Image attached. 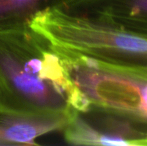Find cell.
<instances>
[{
	"instance_id": "cell-1",
	"label": "cell",
	"mask_w": 147,
	"mask_h": 146,
	"mask_svg": "<svg viewBox=\"0 0 147 146\" xmlns=\"http://www.w3.org/2000/svg\"><path fill=\"white\" fill-rule=\"evenodd\" d=\"M77 94L53 44L29 24L0 30V110L72 116Z\"/></svg>"
},
{
	"instance_id": "cell-2",
	"label": "cell",
	"mask_w": 147,
	"mask_h": 146,
	"mask_svg": "<svg viewBox=\"0 0 147 146\" xmlns=\"http://www.w3.org/2000/svg\"><path fill=\"white\" fill-rule=\"evenodd\" d=\"M28 24L52 44L111 66L147 72V39L70 13L59 6Z\"/></svg>"
},
{
	"instance_id": "cell-3",
	"label": "cell",
	"mask_w": 147,
	"mask_h": 146,
	"mask_svg": "<svg viewBox=\"0 0 147 146\" xmlns=\"http://www.w3.org/2000/svg\"><path fill=\"white\" fill-rule=\"evenodd\" d=\"M77 94V110L147 124V72L111 66L53 44Z\"/></svg>"
},
{
	"instance_id": "cell-4",
	"label": "cell",
	"mask_w": 147,
	"mask_h": 146,
	"mask_svg": "<svg viewBox=\"0 0 147 146\" xmlns=\"http://www.w3.org/2000/svg\"><path fill=\"white\" fill-rule=\"evenodd\" d=\"M61 131L72 145L147 146V124L101 111H75Z\"/></svg>"
},
{
	"instance_id": "cell-5",
	"label": "cell",
	"mask_w": 147,
	"mask_h": 146,
	"mask_svg": "<svg viewBox=\"0 0 147 146\" xmlns=\"http://www.w3.org/2000/svg\"><path fill=\"white\" fill-rule=\"evenodd\" d=\"M59 7L147 39V0H70Z\"/></svg>"
},
{
	"instance_id": "cell-6",
	"label": "cell",
	"mask_w": 147,
	"mask_h": 146,
	"mask_svg": "<svg viewBox=\"0 0 147 146\" xmlns=\"http://www.w3.org/2000/svg\"><path fill=\"white\" fill-rule=\"evenodd\" d=\"M65 116H30L0 110V145H36V140L61 131Z\"/></svg>"
},
{
	"instance_id": "cell-7",
	"label": "cell",
	"mask_w": 147,
	"mask_h": 146,
	"mask_svg": "<svg viewBox=\"0 0 147 146\" xmlns=\"http://www.w3.org/2000/svg\"><path fill=\"white\" fill-rule=\"evenodd\" d=\"M70 0H0V30L26 25L37 13Z\"/></svg>"
}]
</instances>
